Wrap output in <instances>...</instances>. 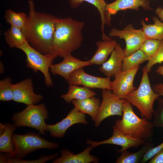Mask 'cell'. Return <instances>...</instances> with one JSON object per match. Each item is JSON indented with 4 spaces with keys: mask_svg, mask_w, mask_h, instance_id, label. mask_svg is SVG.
I'll return each instance as SVG.
<instances>
[{
    "mask_svg": "<svg viewBox=\"0 0 163 163\" xmlns=\"http://www.w3.org/2000/svg\"><path fill=\"white\" fill-rule=\"evenodd\" d=\"M29 11L22 33L26 41L34 48L42 54L55 58L52 42L57 18L40 12L35 9L32 0H28Z\"/></svg>",
    "mask_w": 163,
    "mask_h": 163,
    "instance_id": "1",
    "label": "cell"
},
{
    "mask_svg": "<svg viewBox=\"0 0 163 163\" xmlns=\"http://www.w3.org/2000/svg\"><path fill=\"white\" fill-rule=\"evenodd\" d=\"M85 23L71 17L57 18L52 42L53 55L63 58L71 54L81 46L82 30Z\"/></svg>",
    "mask_w": 163,
    "mask_h": 163,
    "instance_id": "2",
    "label": "cell"
},
{
    "mask_svg": "<svg viewBox=\"0 0 163 163\" xmlns=\"http://www.w3.org/2000/svg\"><path fill=\"white\" fill-rule=\"evenodd\" d=\"M122 119H118L113 127L132 138L147 141L154 134L152 122L146 118H139L134 112L131 103L126 100L124 103Z\"/></svg>",
    "mask_w": 163,
    "mask_h": 163,
    "instance_id": "3",
    "label": "cell"
},
{
    "mask_svg": "<svg viewBox=\"0 0 163 163\" xmlns=\"http://www.w3.org/2000/svg\"><path fill=\"white\" fill-rule=\"evenodd\" d=\"M142 75L138 88L129 93L125 99L139 110L142 117L151 121L153 118V104L160 97L151 87L145 66L142 69Z\"/></svg>",
    "mask_w": 163,
    "mask_h": 163,
    "instance_id": "4",
    "label": "cell"
},
{
    "mask_svg": "<svg viewBox=\"0 0 163 163\" xmlns=\"http://www.w3.org/2000/svg\"><path fill=\"white\" fill-rule=\"evenodd\" d=\"M48 117V111L44 103L27 105L23 110L13 115L11 120L17 127L26 126L37 129L42 135L47 132L45 120Z\"/></svg>",
    "mask_w": 163,
    "mask_h": 163,
    "instance_id": "5",
    "label": "cell"
},
{
    "mask_svg": "<svg viewBox=\"0 0 163 163\" xmlns=\"http://www.w3.org/2000/svg\"><path fill=\"white\" fill-rule=\"evenodd\" d=\"M12 140L14 149L12 156L21 159L38 149L53 150L59 147L58 143L50 142L41 137L39 134L34 132L23 135L13 133Z\"/></svg>",
    "mask_w": 163,
    "mask_h": 163,
    "instance_id": "6",
    "label": "cell"
},
{
    "mask_svg": "<svg viewBox=\"0 0 163 163\" xmlns=\"http://www.w3.org/2000/svg\"><path fill=\"white\" fill-rule=\"evenodd\" d=\"M17 48L22 50L26 54L27 66L35 72L38 71L41 72L44 75L46 85L48 87L52 86L53 83L50 70L54 59L37 51L27 41Z\"/></svg>",
    "mask_w": 163,
    "mask_h": 163,
    "instance_id": "7",
    "label": "cell"
},
{
    "mask_svg": "<svg viewBox=\"0 0 163 163\" xmlns=\"http://www.w3.org/2000/svg\"><path fill=\"white\" fill-rule=\"evenodd\" d=\"M102 100L101 103L95 126L97 127L106 118L114 115L122 116L124 99L119 98L115 95L111 90L105 89L102 91Z\"/></svg>",
    "mask_w": 163,
    "mask_h": 163,
    "instance_id": "8",
    "label": "cell"
},
{
    "mask_svg": "<svg viewBox=\"0 0 163 163\" xmlns=\"http://www.w3.org/2000/svg\"><path fill=\"white\" fill-rule=\"evenodd\" d=\"M109 35L110 37H118L124 40L126 43L124 49L125 56L130 55L139 50L146 39L142 29H135L132 24L127 25L121 30L113 28Z\"/></svg>",
    "mask_w": 163,
    "mask_h": 163,
    "instance_id": "9",
    "label": "cell"
},
{
    "mask_svg": "<svg viewBox=\"0 0 163 163\" xmlns=\"http://www.w3.org/2000/svg\"><path fill=\"white\" fill-rule=\"evenodd\" d=\"M140 67L139 65L128 71H121L115 75L114 79L111 81L110 86L115 95L125 99L129 93L136 89L133 85V81Z\"/></svg>",
    "mask_w": 163,
    "mask_h": 163,
    "instance_id": "10",
    "label": "cell"
},
{
    "mask_svg": "<svg viewBox=\"0 0 163 163\" xmlns=\"http://www.w3.org/2000/svg\"><path fill=\"white\" fill-rule=\"evenodd\" d=\"M68 82L69 85H82L89 88L112 90L110 77L103 78L90 75L85 72L83 68L73 72L70 75Z\"/></svg>",
    "mask_w": 163,
    "mask_h": 163,
    "instance_id": "11",
    "label": "cell"
},
{
    "mask_svg": "<svg viewBox=\"0 0 163 163\" xmlns=\"http://www.w3.org/2000/svg\"><path fill=\"white\" fill-rule=\"evenodd\" d=\"M13 100L17 103L27 105L37 104L43 98V95L34 92L32 81L30 78L13 84Z\"/></svg>",
    "mask_w": 163,
    "mask_h": 163,
    "instance_id": "12",
    "label": "cell"
},
{
    "mask_svg": "<svg viewBox=\"0 0 163 163\" xmlns=\"http://www.w3.org/2000/svg\"><path fill=\"white\" fill-rule=\"evenodd\" d=\"M79 123L86 124L88 122L85 114L75 107L61 121L53 125L47 124L48 132L53 137L62 138L68 128L75 124Z\"/></svg>",
    "mask_w": 163,
    "mask_h": 163,
    "instance_id": "13",
    "label": "cell"
},
{
    "mask_svg": "<svg viewBox=\"0 0 163 163\" xmlns=\"http://www.w3.org/2000/svg\"><path fill=\"white\" fill-rule=\"evenodd\" d=\"M112 135L107 139L99 142H94L89 140L87 141V144L93 148L104 144H111L122 146V149L118 151V152L133 147H138L146 142L145 140L132 138L120 133L113 127Z\"/></svg>",
    "mask_w": 163,
    "mask_h": 163,
    "instance_id": "14",
    "label": "cell"
},
{
    "mask_svg": "<svg viewBox=\"0 0 163 163\" xmlns=\"http://www.w3.org/2000/svg\"><path fill=\"white\" fill-rule=\"evenodd\" d=\"M60 63L52 64L50 71L54 75H58L68 82L71 74L77 69L90 65L89 61H82L69 55Z\"/></svg>",
    "mask_w": 163,
    "mask_h": 163,
    "instance_id": "15",
    "label": "cell"
},
{
    "mask_svg": "<svg viewBox=\"0 0 163 163\" xmlns=\"http://www.w3.org/2000/svg\"><path fill=\"white\" fill-rule=\"evenodd\" d=\"M110 58L101 65L99 70L107 77L114 76L122 70L123 59L125 56L124 50L117 42Z\"/></svg>",
    "mask_w": 163,
    "mask_h": 163,
    "instance_id": "16",
    "label": "cell"
},
{
    "mask_svg": "<svg viewBox=\"0 0 163 163\" xmlns=\"http://www.w3.org/2000/svg\"><path fill=\"white\" fill-rule=\"evenodd\" d=\"M140 7L145 10H153L150 5V0H116L107 4L106 9L108 17L111 21V15H115L120 11L130 9L139 11Z\"/></svg>",
    "mask_w": 163,
    "mask_h": 163,
    "instance_id": "17",
    "label": "cell"
},
{
    "mask_svg": "<svg viewBox=\"0 0 163 163\" xmlns=\"http://www.w3.org/2000/svg\"><path fill=\"white\" fill-rule=\"evenodd\" d=\"M93 148L88 146L84 151L77 154H75L68 149L61 151V155L55 159L53 163H89L97 162L99 160L96 157L91 155L90 152Z\"/></svg>",
    "mask_w": 163,
    "mask_h": 163,
    "instance_id": "18",
    "label": "cell"
},
{
    "mask_svg": "<svg viewBox=\"0 0 163 163\" xmlns=\"http://www.w3.org/2000/svg\"><path fill=\"white\" fill-rule=\"evenodd\" d=\"M68 2L71 7L73 8H78L84 2H87L96 7L101 16L102 39L103 40H107L110 39V37L107 36L104 31L105 25L110 26L111 21L108 17L106 9L107 4L105 0H68Z\"/></svg>",
    "mask_w": 163,
    "mask_h": 163,
    "instance_id": "19",
    "label": "cell"
},
{
    "mask_svg": "<svg viewBox=\"0 0 163 163\" xmlns=\"http://www.w3.org/2000/svg\"><path fill=\"white\" fill-rule=\"evenodd\" d=\"M117 43L116 40L112 39L96 42L97 50L91 58L88 60L90 65H101L105 62L114 50Z\"/></svg>",
    "mask_w": 163,
    "mask_h": 163,
    "instance_id": "20",
    "label": "cell"
},
{
    "mask_svg": "<svg viewBox=\"0 0 163 163\" xmlns=\"http://www.w3.org/2000/svg\"><path fill=\"white\" fill-rule=\"evenodd\" d=\"M72 102L80 111L89 115L95 121L101 104L99 99L93 96L82 100H73Z\"/></svg>",
    "mask_w": 163,
    "mask_h": 163,
    "instance_id": "21",
    "label": "cell"
},
{
    "mask_svg": "<svg viewBox=\"0 0 163 163\" xmlns=\"http://www.w3.org/2000/svg\"><path fill=\"white\" fill-rule=\"evenodd\" d=\"M154 143L150 140L148 141L142 145L138 151L131 153L127 150L121 151V155L117 158V163H139L146 152L153 147Z\"/></svg>",
    "mask_w": 163,
    "mask_h": 163,
    "instance_id": "22",
    "label": "cell"
},
{
    "mask_svg": "<svg viewBox=\"0 0 163 163\" xmlns=\"http://www.w3.org/2000/svg\"><path fill=\"white\" fill-rule=\"evenodd\" d=\"M96 95V94L89 88L69 85L67 92L62 94L61 97L69 103L73 100H84Z\"/></svg>",
    "mask_w": 163,
    "mask_h": 163,
    "instance_id": "23",
    "label": "cell"
},
{
    "mask_svg": "<svg viewBox=\"0 0 163 163\" xmlns=\"http://www.w3.org/2000/svg\"><path fill=\"white\" fill-rule=\"evenodd\" d=\"M152 20L153 24H147L143 20L140 23L142 29L146 39H153L162 41L163 40V22L157 17H153Z\"/></svg>",
    "mask_w": 163,
    "mask_h": 163,
    "instance_id": "24",
    "label": "cell"
},
{
    "mask_svg": "<svg viewBox=\"0 0 163 163\" xmlns=\"http://www.w3.org/2000/svg\"><path fill=\"white\" fill-rule=\"evenodd\" d=\"M5 130L0 134V151L13 155L14 149L12 142V135L17 127L14 124L9 123H5Z\"/></svg>",
    "mask_w": 163,
    "mask_h": 163,
    "instance_id": "25",
    "label": "cell"
},
{
    "mask_svg": "<svg viewBox=\"0 0 163 163\" xmlns=\"http://www.w3.org/2000/svg\"><path fill=\"white\" fill-rule=\"evenodd\" d=\"M6 43L11 48H18L26 41L22 30L17 27L11 26L4 33Z\"/></svg>",
    "mask_w": 163,
    "mask_h": 163,
    "instance_id": "26",
    "label": "cell"
},
{
    "mask_svg": "<svg viewBox=\"0 0 163 163\" xmlns=\"http://www.w3.org/2000/svg\"><path fill=\"white\" fill-rule=\"evenodd\" d=\"M149 58L140 49L131 55L125 56L123 59L122 71H125L135 68L148 60Z\"/></svg>",
    "mask_w": 163,
    "mask_h": 163,
    "instance_id": "27",
    "label": "cell"
},
{
    "mask_svg": "<svg viewBox=\"0 0 163 163\" xmlns=\"http://www.w3.org/2000/svg\"><path fill=\"white\" fill-rule=\"evenodd\" d=\"M60 153L49 156H43L38 159L31 160H24L22 159L17 158L8 153L4 154L1 153L0 163H43L55 158Z\"/></svg>",
    "mask_w": 163,
    "mask_h": 163,
    "instance_id": "28",
    "label": "cell"
},
{
    "mask_svg": "<svg viewBox=\"0 0 163 163\" xmlns=\"http://www.w3.org/2000/svg\"><path fill=\"white\" fill-rule=\"evenodd\" d=\"M4 18L7 23L22 30L25 24L27 16L24 12H16L11 9L6 10Z\"/></svg>",
    "mask_w": 163,
    "mask_h": 163,
    "instance_id": "29",
    "label": "cell"
},
{
    "mask_svg": "<svg viewBox=\"0 0 163 163\" xmlns=\"http://www.w3.org/2000/svg\"><path fill=\"white\" fill-rule=\"evenodd\" d=\"M12 79L9 77L0 81V100L9 101L13 99V85Z\"/></svg>",
    "mask_w": 163,
    "mask_h": 163,
    "instance_id": "30",
    "label": "cell"
},
{
    "mask_svg": "<svg viewBox=\"0 0 163 163\" xmlns=\"http://www.w3.org/2000/svg\"><path fill=\"white\" fill-rule=\"evenodd\" d=\"M161 42L162 41L156 39H146L142 44L140 49L149 59L156 51Z\"/></svg>",
    "mask_w": 163,
    "mask_h": 163,
    "instance_id": "31",
    "label": "cell"
},
{
    "mask_svg": "<svg viewBox=\"0 0 163 163\" xmlns=\"http://www.w3.org/2000/svg\"><path fill=\"white\" fill-rule=\"evenodd\" d=\"M158 107L153 113V120L152 122L154 127L163 128V98L158 97L156 100Z\"/></svg>",
    "mask_w": 163,
    "mask_h": 163,
    "instance_id": "32",
    "label": "cell"
},
{
    "mask_svg": "<svg viewBox=\"0 0 163 163\" xmlns=\"http://www.w3.org/2000/svg\"><path fill=\"white\" fill-rule=\"evenodd\" d=\"M163 62V40L158 49L148 60L145 66L148 73L150 72L152 66L157 63Z\"/></svg>",
    "mask_w": 163,
    "mask_h": 163,
    "instance_id": "33",
    "label": "cell"
},
{
    "mask_svg": "<svg viewBox=\"0 0 163 163\" xmlns=\"http://www.w3.org/2000/svg\"><path fill=\"white\" fill-rule=\"evenodd\" d=\"M163 148V142L156 147H153L148 150L144 155L140 163H145L150 159Z\"/></svg>",
    "mask_w": 163,
    "mask_h": 163,
    "instance_id": "34",
    "label": "cell"
},
{
    "mask_svg": "<svg viewBox=\"0 0 163 163\" xmlns=\"http://www.w3.org/2000/svg\"><path fill=\"white\" fill-rule=\"evenodd\" d=\"M149 160V163H163V148Z\"/></svg>",
    "mask_w": 163,
    "mask_h": 163,
    "instance_id": "35",
    "label": "cell"
},
{
    "mask_svg": "<svg viewBox=\"0 0 163 163\" xmlns=\"http://www.w3.org/2000/svg\"><path fill=\"white\" fill-rule=\"evenodd\" d=\"M152 88L154 91L160 96H163V83L159 82L155 84Z\"/></svg>",
    "mask_w": 163,
    "mask_h": 163,
    "instance_id": "36",
    "label": "cell"
},
{
    "mask_svg": "<svg viewBox=\"0 0 163 163\" xmlns=\"http://www.w3.org/2000/svg\"><path fill=\"white\" fill-rule=\"evenodd\" d=\"M155 12L163 22V8L161 6H158L156 8Z\"/></svg>",
    "mask_w": 163,
    "mask_h": 163,
    "instance_id": "37",
    "label": "cell"
},
{
    "mask_svg": "<svg viewBox=\"0 0 163 163\" xmlns=\"http://www.w3.org/2000/svg\"><path fill=\"white\" fill-rule=\"evenodd\" d=\"M156 72L163 77V66L160 65L156 71Z\"/></svg>",
    "mask_w": 163,
    "mask_h": 163,
    "instance_id": "38",
    "label": "cell"
},
{
    "mask_svg": "<svg viewBox=\"0 0 163 163\" xmlns=\"http://www.w3.org/2000/svg\"><path fill=\"white\" fill-rule=\"evenodd\" d=\"M4 67L3 64L2 62L0 63V72L1 74H2L4 72Z\"/></svg>",
    "mask_w": 163,
    "mask_h": 163,
    "instance_id": "39",
    "label": "cell"
}]
</instances>
